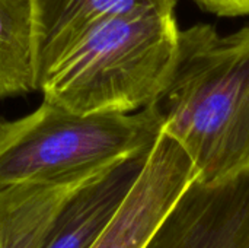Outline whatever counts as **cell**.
I'll list each match as a JSON object with an SVG mask.
<instances>
[{
	"instance_id": "1",
	"label": "cell",
	"mask_w": 249,
	"mask_h": 248,
	"mask_svg": "<svg viewBox=\"0 0 249 248\" xmlns=\"http://www.w3.org/2000/svg\"><path fill=\"white\" fill-rule=\"evenodd\" d=\"M188 155L198 183L249 168V25L228 35L212 25L179 31L171 76L147 105Z\"/></svg>"
},
{
	"instance_id": "2",
	"label": "cell",
	"mask_w": 249,
	"mask_h": 248,
	"mask_svg": "<svg viewBox=\"0 0 249 248\" xmlns=\"http://www.w3.org/2000/svg\"><path fill=\"white\" fill-rule=\"evenodd\" d=\"M174 13H128L93 26L42 83L44 101L76 114H130L165 88L178 53Z\"/></svg>"
},
{
	"instance_id": "3",
	"label": "cell",
	"mask_w": 249,
	"mask_h": 248,
	"mask_svg": "<svg viewBox=\"0 0 249 248\" xmlns=\"http://www.w3.org/2000/svg\"><path fill=\"white\" fill-rule=\"evenodd\" d=\"M159 133L150 107L76 114L42 101L31 114L0 120V187L107 168L149 149Z\"/></svg>"
},
{
	"instance_id": "4",
	"label": "cell",
	"mask_w": 249,
	"mask_h": 248,
	"mask_svg": "<svg viewBox=\"0 0 249 248\" xmlns=\"http://www.w3.org/2000/svg\"><path fill=\"white\" fill-rule=\"evenodd\" d=\"M144 248H249V168L213 184L193 181Z\"/></svg>"
},
{
	"instance_id": "5",
	"label": "cell",
	"mask_w": 249,
	"mask_h": 248,
	"mask_svg": "<svg viewBox=\"0 0 249 248\" xmlns=\"http://www.w3.org/2000/svg\"><path fill=\"white\" fill-rule=\"evenodd\" d=\"M196 180V167L185 151L160 130L133 187L90 248H144Z\"/></svg>"
},
{
	"instance_id": "6",
	"label": "cell",
	"mask_w": 249,
	"mask_h": 248,
	"mask_svg": "<svg viewBox=\"0 0 249 248\" xmlns=\"http://www.w3.org/2000/svg\"><path fill=\"white\" fill-rule=\"evenodd\" d=\"M177 0H32L38 88L99 22L128 13H174Z\"/></svg>"
},
{
	"instance_id": "7",
	"label": "cell",
	"mask_w": 249,
	"mask_h": 248,
	"mask_svg": "<svg viewBox=\"0 0 249 248\" xmlns=\"http://www.w3.org/2000/svg\"><path fill=\"white\" fill-rule=\"evenodd\" d=\"M150 148L115 162L79 187L57 215L41 248H90L133 187Z\"/></svg>"
},
{
	"instance_id": "8",
	"label": "cell",
	"mask_w": 249,
	"mask_h": 248,
	"mask_svg": "<svg viewBox=\"0 0 249 248\" xmlns=\"http://www.w3.org/2000/svg\"><path fill=\"white\" fill-rule=\"evenodd\" d=\"M107 168L47 181L1 186L0 248L42 247L66 202L79 187Z\"/></svg>"
},
{
	"instance_id": "9",
	"label": "cell",
	"mask_w": 249,
	"mask_h": 248,
	"mask_svg": "<svg viewBox=\"0 0 249 248\" xmlns=\"http://www.w3.org/2000/svg\"><path fill=\"white\" fill-rule=\"evenodd\" d=\"M39 91L32 0H0V99Z\"/></svg>"
},
{
	"instance_id": "10",
	"label": "cell",
	"mask_w": 249,
	"mask_h": 248,
	"mask_svg": "<svg viewBox=\"0 0 249 248\" xmlns=\"http://www.w3.org/2000/svg\"><path fill=\"white\" fill-rule=\"evenodd\" d=\"M203 9L217 16H245L249 15V0H194Z\"/></svg>"
}]
</instances>
